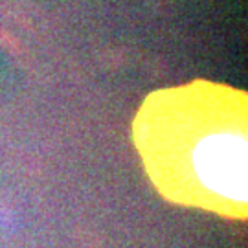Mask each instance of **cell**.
<instances>
[{"mask_svg":"<svg viewBox=\"0 0 248 248\" xmlns=\"http://www.w3.org/2000/svg\"><path fill=\"white\" fill-rule=\"evenodd\" d=\"M241 108L245 103L210 85L149 99L140 118V140L169 191L210 208L245 204L247 134Z\"/></svg>","mask_w":248,"mask_h":248,"instance_id":"6da1fadb","label":"cell"}]
</instances>
